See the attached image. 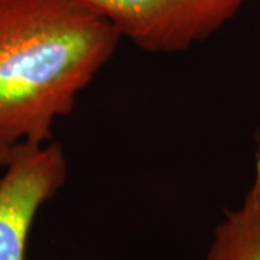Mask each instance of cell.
Segmentation results:
<instances>
[{
	"mask_svg": "<svg viewBox=\"0 0 260 260\" xmlns=\"http://www.w3.org/2000/svg\"><path fill=\"white\" fill-rule=\"evenodd\" d=\"M12 148H13V145H9V143H6V142L0 139V169H3L5 165L8 164Z\"/></svg>",
	"mask_w": 260,
	"mask_h": 260,
	"instance_id": "5",
	"label": "cell"
},
{
	"mask_svg": "<svg viewBox=\"0 0 260 260\" xmlns=\"http://www.w3.org/2000/svg\"><path fill=\"white\" fill-rule=\"evenodd\" d=\"M67 178L68 160L59 143L13 145L0 175V260H29V234L38 213Z\"/></svg>",
	"mask_w": 260,
	"mask_h": 260,
	"instance_id": "3",
	"label": "cell"
},
{
	"mask_svg": "<svg viewBox=\"0 0 260 260\" xmlns=\"http://www.w3.org/2000/svg\"><path fill=\"white\" fill-rule=\"evenodd\" d=\"M243 204L215 227L207 260H260V153Z\"/></svg>",
	"mask_w": 260,
	"mask_h": 260,
	"instance_id": "4",
	"label": "cell"
},
{
	"mask_svg": "<svg viewBox=\"0 0 260 260\" xmlns=\"http://www.w3.org/2000/svg\"><path fill=\"white\" fill-rule=\"evenodd\" d=\"M135 45L174 54L211 37L246 0H77Z\"/></svg>",
	"mask_w": 260,
	"mask_h": 260,
	"instance_id": "2",
	"label": "cell"
},
{
	"mask_svg": "<svg viewBox=\"0 0 260 260\" xmlns=\"http://www.w3.org/2000/svg\"><path fill=\"white\" fill-rule=\"evenodd\" d=\"M120 39L77 0H0V139L49 142Z\"/></svg>",
	"mask_w": 260,
	"mask_h": 260,
	"instance_id": "1",
	"label": "cell"
}]
</instances>
